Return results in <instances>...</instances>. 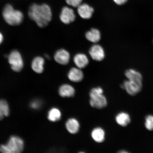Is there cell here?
Segmentation results:
<instances>
[{
    "mask_svg": "<svg viewBox=\"0 0 153 153\" xmlns=\"http://www.w3.org/2000/svg\"><path fill=\"white\" fill-rule=\"evenodd\" d=\"M62 117V113L60 110L56 108H53L48 113V118L50 121L55 122L60 120Z\"/></svg>",
    "mask_w": 153,
    "mask_h": 153,
    "instance_id": "20",
    "label": "cell"
},
{
    "mask_svg": "<svg viewBox=\"0 0 153 153\" xmlns=\"http://www.w3.org/2000/svg\"><path fill=\"white\" fill-rule=\"evenodd\" d=\"M145 126L149 131H153V115H149L145 118Z\"/></svg>",
    "mask_w": 153,
    "mask_h": 153,
    "instance_id": "22",
    "label": "cell"
},
{
    "mask_svg": "<svg viewBox=\"0 0 153 153\" xmlns=\"http://www.w3.org/2000/svg\"><path fill=\"white\" fill-rule=\"evenodd\" d=\"M118 152L120 153H129V152H127V151H126V150H120Z\"/></svg>",
    "mask_w": 153,
    "mask_h": 153,
    "instance_id": "27",
    "label": "cell"
},
{
    "mask_svg": "<svg viewBox=\"0 0 153 153\" xmlns=\"http://www.w3.org/2000/svg\"><path fill=\"white\" fill-rule=\"evenodd\" d=\"M66 127L69 132L72 134H75L79 131V123L75 118H70L66 122Z\"/></svg>",
    "mask_w": 153,
    "mask_h": 153,
    "instance_id": "17",
    "label": "cell"
},
{
    "mask_svg": "<svg viewBox=\"0 0 153 153\" xmlns=\"http://www.w3.org/2000/svg\"><path fill=\"white\" fill-rule=\"evenodd\" d=\"M9 114V105L7 101L0 100V120L3 119L5 116H8Z\"/></svg>",
    "mask_w": 153,
    "mask_h": 153,
    "instance_id": "21",
    "label": "cell"
},
{
    "mask_svg": "<svg viewBox=\"0 0 153 153\" xmlns=\"http://www.w3.org/2000/svg\"><path fill=\"white\" fill-rule=\"evenodd\" d=\"M113 1L116 4L121 5L124 4L127 2L128 0H113Z\"/></svg>",
    "mask_w": 153,
    "mask_h": 153,
    "instance_id": "25",
    "label": "cell"
},
{
    "mask_svg": "<svg viewBox=\"0 0 153 153\" xmlns=\"http://www.w3.org/2000/svg\"><path fill=\"white\" fill-rule=\"evenodd\" d=\"M77 8L78 14L81 19L88 20L92 18L94 13V9L93 7L87 4L82 3Z\"/></svg>",
    "mask_w": 153,
    "mask_h": 153,
    "instance_id": "9",
    "label": "cell"
},
{
    "mask_svg": "<svg viewBox=\"0 0 153 153\" xmlns=\"http://www.w3.org/2000/svg\"><path fill=\"white\" fill-rule=\"evenodd\" d=\"M88 53L92 60L97 62H102L106 56L105 50L99 43L92 44L88 51Z\"/></svg>",
    "mask_w": 153,
    "mask_h": 153,
    "instance_id": "5",
    "label": "cell"
},
{
    "mask_svg": "<svg viewBox=\"0 0 153 153\" xmlns=\"http://www.w3.org/2000/svg\"><path fill=\"white\" fill-rule=\"evenodd\" d=\"M91 135L94 140L97 143H102L105 139V132L100 127L96 128L94 129L91 132Z\"/></svg>",
    "mask_w": 153,
    "mask_h": 153,
    "instance_id": "19",
    "label": "cell"
},
{
    "mask_svg": "<svg viewBox=\"0 0 153 153\" xmlns=\"http://www.w3.org/2000/svg\"><path fill=\"white\" fill-rule=\"evenodd\" d=\"M24 148V142L20 137L15 136L11 137L5 145L0 146V152L4 153H19Z\"/></svg>",
    "mask_w": 153,
    "mask_h": 153,
    "instance_id": "3",
    "label": "cell"
},
{
    "mask_svg": "<svg viewBox=\"0 0 153 153\" xmlns=\"http://www.w3.org/2000/svg\"><path fill=\"white\" fill-rule=\"evenodd\" d=\"M4 39V37L2 33L0 32V45L3 43Z\"/></svg>",
    "mask_w": 153,
    "mask_h": 153,
    "instance_id": "26",
    "label": "cell"
},
{
    "mask_svg": "<svg viewBox=\"0 0 153 153\" xmlns=\"http://www.w3.org/2000/svg\"><path fill=\"white\" fill-rule=\"evenodd\" d=\"M125 75L128 79L130 81L142 82V75L140 73L133 69L126 71Z\"/></svg>",
    "mask_w": 153,
    "mask_h": 153,
    "instance_id": "18",
    "label": "cell"
},
{
    "mask_svg": "<svg viewBox=\"0 0 153 153\" xmlns=\"http://www.w3.org/2000/svg\"><path fill=\"white\" fill-rule=\"evenodd\" d=\"M85 36L86 40L93 44L99 43L102 38L100 30L96 27H91L87 30Z\"/></svg>",
    "mask_w": 153,
    "mask_h": 153,
    "instance_id": "11",
    "label": "cell"
},
{
    "mask_svg": "<svg viewBox=\"0 0 153 153\" xmlns=\"http://www.w3.org/2000/svg\"><path fill=\"white\" fill-rule=\"evenodd\" d=\"M40 102L38 101H35L32 102L30 104V106L33 109H37L39 108Z\"/></svg>",
    "mask_w": 153,
    "mask_h": 153,
    "instance_id": "24",
    "label": "cell"
},
{
    "mask_svg": "<svg viewBox=\"0 0 153 153\" xmlns=\"http://www.w3.org/2000/svg\"><path fill=\"white\" fill-rule=\"evenodd\" d=\"M90 104L94 108L101 109L105 108L107 106V99L103 94L94 96L90 97Z\"/></svg>",
    "mask_w": 153,
    "mask_h": 153,
    "instance_id": "14",
    "label": "cell"
},
{
    "mask_svg": "<svg viewBox=\"0 0 153 153\" xmlns=\"http://www.w3.org/2000/svg\"><path fill=\"white\" fill-rule=\"evenodd\" d=\"M72 58L74 65L81 69H85L89 64L90 60L89 57L85 53H76L73 56Z\"/></svg>",
    "mask_w": 153,
    "mask_h": 153,
    "instance_id": "10",
    "label": "cell"
},
{
    "mask_svg": "<svg viewBox=\"0 0 153 153\" xmlns=\"http://www.w3.org/2000/svg\"><path fill=\"white\" fill-rule=\"evenodd\" d=\"M65 1L68 5L76 8L81 4L83 0H65Z\"/></svg>",
    "mask_w": 153,
    "mask_h": 153,
    "instance_id": "23",
    "label": "cell"
},
{
    "mask_svg": "<svg viewBox=\"0 0 153 153\" xmlns=\"http://www.w3.org/2000/svg\"><path fill=\"white\" fill-rule=\"evenodd\" d=\"M115 120L118 125L123 127H126L131 122V117L129 115L124 112H120L117 115Z\"/></svg>",
    "mask_w": 153,
    "mask_h": 153,
    "instance_id": "16",
    "label": "cell"
},
{
    "mask_svg": "<svg viewBox=\"0 0 153 153\" xmlns=\"http://www.w3.org/2000/svg\"><path fill=\"white\" fill-rule=\"evenodd\" d=\"M45 60L44 57L37 56L34 57L31 62L32 70L36 73L41 74L45 70Z\"/></svg>",
    "mask_w": 153,
    "mask_h": 153,
    "instance_id": "13",
    "label": "cell"
},
{
    "mask_svg": "<svg viewBox=\"0 0 153 153\" xmlns=\"http://www.w3.org/2000/svg\"><path fill=\"white\" fill-rule=\"evenodd\" d=\"M75 92L74 88L68 84H64L60 86L59 89V94L63 97H73Z\"/></svg>",
    "mask_w": 153,
    "mask_h": 153,
    "instance_id": "15",
    "label": "cell"
},
{
    "mask_svg": "<svg viewBox=\"0 0 153 153\" xmlns=\"http://www.w3.org/2000/svg\"><path fill=\"white\" fill-rule=\"evenodd\" d=\"M121 88L125 90L128 94L135 96L141 91L142 89V82L128 80L123 82Z\"/></svg>",
    "mask_w": 153,
    "mask_h": 153,
    "instance_id": "8",
    "label": "cell"
},
{
    "mask_svg": "<svg viewBox=\"0 0 153 153\" xmlns=\"http://www.w3.org/2000/svg\"><path fill=\"white\" fill-rule=\"evenodd\" d=\"M76 15L73 9L67 6L63 7L59 14V18L63 24L69 25L75 22Z\"/></svg>",
    "mask_w": 153,
    "mask_h": 153,
    "instance_id": "7",
    "label": "cell"
},
{
    "mask_svg": "<svg viewBox=\"0 0 153 153\" xmlns=\"http://www.w3.org/2000/svg\"><path fill=\"white\" fill-rule=\"evenodd\" d=\"M67 76L71 81L78 83L83 80L84 74L81 69L73 66L69 70Z\"/></svg>",
    "mask_w": 153,
    "mask_h": 153,
    "instance_id": "12",
    "label": "cell"
},
{
    "mask_svg": "<svg viewBox=\"0 0 153 153\" xmlns=\"http://www.w3.org/2000/svg\"><path fill=\"white\" fill-rule=\"evenodd\" d=\"M2 15L5 22L11 26L20 25L24 20V15L22 11L15 9L9 4H7L4 7Z\"/></svg>",
    "mask_w": 153,
    "mask_h": 153,
    "instance_id": "2",
    "label": "cell"
},
{
    "mask_svg": "<svg viewBox=\"0 0 153 153\" xmlns=\"http://www.w3.org/2000/svg\"><path fill=\"white\" fill-rule=\"evenodd\" d=\"M71 53L64 48H60L55 51L53 55V59L57 64L62 66H67L71 60Z\"/></svg>",
    "mask_w": 153,
    "mask_h": 153,
    "instance_id": "6",
    "label": "cell"
},
{
    "mask_svg": "<svg viewBox=\"0 0 153 153\" xmlns=\"http://www.w3.org/2000/svg\"><path fill=\"white\" fill-rule=\"evenodd\" d=\"M28 15L30 20L33 21L38 27L41 28H46L53 18L51 7L45 3L41 4H32L29 7Z\"/></svg>",
    "mask_w": 153,
    "mask_h": 153,
    "instance_id": "1",
    "label": "cell"
},
{
    "mask_svg": "<svg viewBox=\"0 0 153 153\" xmlns=\"http://www.w3.org/2000/svg\"><path fill=\"white\" fill-rule=\"evenodd\" d=\"M7 58L13 71L16 72L22 71L24 68V62L20 52L17 50H13L8 55Z\"/></svg>",
    "mask_w": 153,
    "mask_h": 153,
    "instance_id": "4",
    "label": "cell"
}]
</instances>
